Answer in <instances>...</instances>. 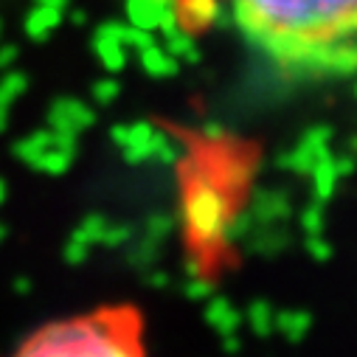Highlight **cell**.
I'll return each instance as SVG.
<instances>
[{
  "label": "cell",
  "instance_id": "7a4b0ae2",
  "mask_svg": "<svg viewBox=\"0 0 357 357\" xmlns=\"http://www.w3.org/2000/svg\"><path fill=\"white\" fill-rule=\"evenodd\" d=\"M144 351V318L132 307H105L54 321L26 337L20 354L34 357H127Z\"/></svg>",
  "mask_w": 357,
  "mask_h": 357
},
{
  "label": "cell",
  "instance_id": "6da1fadb",
  "mask_svg": "<svg viewBox=\"0 0 357 357\" xmlns=\"http://www.w3.org/2000/svg\"><path fill=\"white\" fill-rule=\"evenodd\" d=\"M245 40L296 76L357 70V0H231Z\"/></svg>",
  "mask_w": 357,
  "mask_h": 357
}]
</instances>
